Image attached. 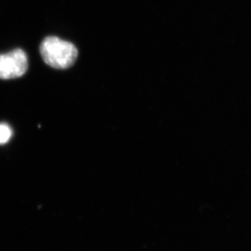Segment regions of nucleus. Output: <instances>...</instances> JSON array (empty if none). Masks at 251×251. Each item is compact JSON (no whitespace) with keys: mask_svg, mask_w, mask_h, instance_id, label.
I'll return each mask as SVG.
<instances>
[{"mask_svg":"<svg viewBox=\"0 0 251 251\" xmlns=\"http://www.w3.org/2000/svg\"><path fill=\"white\" fill-rule=\"evenodd\" d=\"M40 54L47 65L64 70L72 66L77 58V49L75 44L58 37H47L40 45Z\"/></svg>","mask_w":251,"mask_h":251,"instance_id":"f257e3e1","label":"nucleus"},{"mask_svg":"<svg viewBox=\"0 0 251 251\" xmlns=\"http://www.w3.org/2000/svg\"><path fill=\"white\" fill-rule=\"evenodd\" d=\"M28 70V58L22 49L0 54V78L13 79L22 77Z\"/></svg>","mask_w":251,"mask_h":251,"instance_id":"f03ea898","label":"nucleus"},{"mask_svg":"<svg viewBox=\"0 0 251 251\" xmlns=\"http://www.w3.org/2000/svg\"><path fill=\"white\" fill-rule=\"evenodd\" d=\"M12 135V130L9 126L6 124H0V145L8 142Z\"/></svg>","mask_w":251,"mask_h":251,"instance_id":"7ed1b4c3","label":"nucleus"}]
</instances>
